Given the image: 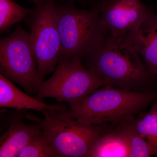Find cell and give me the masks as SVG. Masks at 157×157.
Returning <instances> with one entry per match:
<instances>
[{"label":"cell","instance_id":"9c48e42d","mask_svg":"<svg viewBox=\"0 0 157 157\" xmlns=\"http://www.w3.org/2000/svg\"><path fill=\"white\" fill-rule=\"evenodd\" d=\"M124 36L135 48L149 72L157 77V14L149 10L139 28Z\"/></svg>","mask_w":157,"mask_h":157},{"label":"cell","instance_id":"2e32d148","mask_svg":"<svg viewBox=\"0 0 157 157\" xmlns=\"http://www.w3.org/2000/svg\"><path fill=\"white\" fill-rule=\"evenodd\" d=\"M18 157H59L50 145L42 130L29 142Z\"/></svg>","mask_w":157,"mask_h":157},{"label":"cell","instance_id":"7c38bea8","mask_svg":"<svg viewBox=\"0 0 157 157\" xmlns=\"http://www.w3.org/2000/svg\"><path fill=\"white\" fill-rule=\"evenodd\" d=\"M130 156L125 138L117 128L108 130L98 137L93 144L88 157Z\"/></svg>","mask_w":157,"mask_h":157},{"label":"cell","instance_id":"52a82bcc","mask_svg":"<svg viewBox=\"0 0 157 157\" xmlns=\"http://www.w3.org/2000/svg\"><path fill=\"white\" fill-rule=\"evenodd\" d=\"M0 72L30 94H37L43 82L38 74L29 33L19 25L0 40Z\"/></svg>","mask_w":157,"mask_h":157},{"label":"cell","instance_id":"277c9868","mask_svg":"<svg viewBox=\"0 0 157 157\" xmlns=\"http://www.w3.org/2000/svg\"><path fill=\"white\" fill-rule=\"evenodd\" d=\"M42 112L44 118L31 114L26 117L38 124L59 157H88L95 141L109 130L107 125L82 123L62 111Z\"/></svg>","mask_w":157,"mask_h":157},{"label":"cell","instance_id":"4fadbf2b","mask_svg":"<svg viewBox=\"0 0 157 157\" xmlns=\"http://www.w3.org/2000/svg\"><path fill=\"white\" fill-rule=\"evenodd\" d=\"M135 119H125L118 124L117 128L126 140L131 157H150L155 154L154 147L142 137L135 127Z\"/></svg>","mask_w":157,"mask_h":157},{"label":"cell","instance_id":"e0dca14e","mask_svg":"<svg viewBox=\"0 0 157 157\" xmlns=\"http://www.w3.org/2000/svg\"><path fill=\"white\" fill-rule=\"evenodd\" d=\"M31 1H32L34 3H35L36 6H37V5H39L41 0H31Z\"/></svg>","mask_w":157,"mask_h":157},{"label":"cell","instance_id":"6da1fadb","mask_svg":"<svg viewBox=\"0 0 157 157\" xmlns=\"http://www.w3.org/2000/svg\"><path fill=\"white\" fill-rule=\"evenodd\" d=\"M85 67L109 85L129 90L154 92L157 77L152 74L125 36L108 34L85 58Z\"/></svg>","mask_w":157,"mask_h":157},{"label":"cell","instance_id":"ba28073f","mask_svg":"<svg viewBox=\"0 0 157 157\" xmlns=\"http://www.w3.org/2000/svg\"><path fill=\"white\" fill-rule=\"evenodd\" d=\"M99 10L102 25L109 35L117 37L137 30L149 11L141 0H105Z\"/></svg>","mask_w":157,"mask_h":157},{"label":"cell","instance_id":"7a4b0ae2","mask_svg":"<svg viewBox=\"0 0 157 157\" xmlns=\"http://www.w3.org/2000/svg\"><path fill=\"white\" fill-rule=\"evenodd\" d=\"M157 99V91L142 92L106 85L91 93L75 107L62 112L85 124H119Z\"/></svg>","mask_w":157,"mask_h":157},{"label":"cell","instance_id":"9a60e30c","mask_svg":"<svg viewBox=\"0 0 157 157\" xmlns=\"http://www.w3.org/2000/svg\"><path fill=\"white\" fill-rule=\"evenodd\" d=\"M135 127L142 137L155 151L157 157V99L149 112L142 118L136 119Z\"/></svg>","mask_w":157,"mask_h":157},{"label":"cell","instance_id":"30bf717a","mask_svg":"<svg viewBox=\"0 0 157 157\" xmlns=\"http://www.w3.org/2000/svg\"><path fill=\"white\" fill-rule=\"evenodd\" d=\"M0 107L14 108L18 111L23 109L38 111H61L67 109L64 104L50 105L23 92L2 74H0Z\"/></svg>","mask_w":157,"mask_h":157},{"label":"cell","instance_id":"5b68a950","mask_svg":"<svg viewBox=\"0 0 157 157\" xmlns=\"http://www.w3.org/2000/svg\"><path fill=\"white\" fill-rule=\"evenodd\" d=\"M106 85H109L83 66L81 61L61 59L52 76L42 82L36 98H55L73 108L91 93Z\"/></svg>","mask_w":157,"mask_h":157},{"label":"cell","instance_id":"3957f363","mask_svg":"<svg viewBox=\"0 0 157 157\" xmlns=\"http://www.w3.org/2000/svg\"><path fill=\"white\" fill-rule=\"evenodd\" d=\"M57 23L60 41L59 60L82 61L108 34L101 23L99 8L84 10L72 5L57 6Z\"/></svg>","mask_w":157,"mask_h":157},{"label":"cell","instance_id":"8992f818","mask_svg":"<svg viewBox=\"0 0 157 157\" xmlns=\"http://www.w3.org/2000/svg\"><path fill=\"white\" fill-rule=\"evenodd\" d=\"M55 0H41L25 21L30 29L32 47L39 78L56 70L61 56Z\"/></svg>","mask_w":157,"mask_h":157},{"label":"cell","instance_id":"5bb4252c","mask_svg":"<svg viewBox=\"0 0 157 157\" xmlns=\"http://www.w3.org/2000/svg\"><path fill=\"white\" fill-rule=\"evenodd\" d=\"M33 9L21 7L12 0H0V32H9L15 23L25 20Z\"/></svg>","mask_w":157,"mask_h":157},{"label":"cell","instance_id":"8fae6325","mask_svg":"<svg viewBox=\"0 0 157 157\" xmlns=\"http://www.w3.org/2000/svg\"><path fill=\"white\" fill-rule=\"evenodd\" d=\"M39 125H27L19 118L11 119L9 128L0 137V157H17L40 132Z\"/></svg>","mask_w":157,"mask_h":157}]
</instances>
